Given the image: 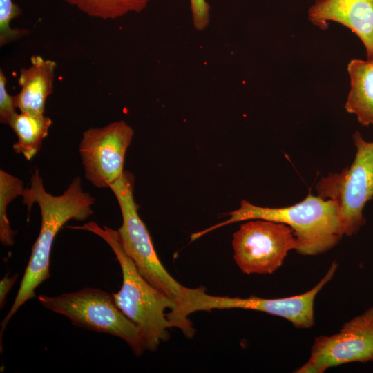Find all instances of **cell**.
<instances>
[{
    "label": "cell",
    "instance_id": "obj_1",
    "mask_svg": "<svg viewBox=\"0 0 373 373\" xmlns=\"http://www.w3.org/2000/svg\"><path fill=\"white\" fill-rule=\"evenodd\" d=\"M21 196L22 202L29 211L35 203L39 205L41 216V229L15 301L1 323V339L16 312L26 302L35 297V290L50 277V256L57 233L70 220H84L90 216L95 202V198L84 191L82 179L79 176L72 180L61 195H53L47 192L37 168H35L30 186L24 189Z\"/></svg>",
    "mask_w": 373,
    "mask_h": 373
},
{
    "label": "cell",
    "instance_id": "obj_2",
    "mask_svg": "<svg viewBox=\"0 0 373 373\" xmlns=\"http://www.w3.org/2000/svg\"><path fill=\"white\" fill-rule=\"evenodd\" d=\"M133 181V175L125 171L122 177L109 187L117 200L122 216V224L117 230L120 243L142 276L175 303L176 309L169 320L173 327L180 329L186 338H191L195 329L187 310L195 288L180 284L160 260L149 232L137 213Z\"/></svg>",
    "mask_w": 373,
    "mask_h": 373
},
{
    "label": "cell",
    "instance_id": "obj_3",
    "mask_svg": "<svg viewBox=\"0 0 373 373\" xmlns=\"http://www.w3.org/2000/svg\"><path fill=\"white\" fill-rule=\"evenodd\" d=\"M227 215L230 217L225 221L193 233L191 240L232 223L262 219L289 226L298 242L296 252L313 256L329 251L345 235L343 216L337 202L310 193L300 202L278 208L256 206L243 200L238 209Z\"/></svg>",
    "mask_w": 373,
    "mask_h": 373
},
{
    "label": "cell",
    "instance_id": "obj_4",
    "mask_svg": "<svg viewBox=\"0 0 373 373\" xmlns=\"http://www.w3.org/2000/svg\"><path fill=\"white\" fill-rule=\"evenodd\" d=\"M75 229L92 232L102 238L116 256L122 272V285L113 294L117 307L139 329L145 350L155 351L169 338L173 327L169 316L176 309L175 303L151 284L139 272L132 259L124 251L117 231L89 222Z\"/></svg>",
    "mask_w": 373,
    "mask_h": 373
},
{
    "label": "cell",
    "instance_id": "obj_5",
    "mask_svg": "<svg viewBox=\"0 0 373 373\" xmlns=\"http://www.w3.org/2000/svg\"><path fill=\"white\" fill-rule=\"evenodd\" d=\"M37 298L44 307L66 316L77 327L122 338L137 356L145 350L139 329L117 307L113 294L106 291L86 287Z\"/></svg>",
    "mask_w": 373,
    "mask_h": 373
},
{
    "label": "cell",
    "instance_id": "obj_6",
    "mask_svg": "<svg viewBox=\"0 0 373 373\" xmlns=\"http://www.w3.org/2000/svg\"><path fill=\"white\" fill-rule=\"evenodd\" d=\"M356 153L350 166L329 173L316 184L318 196L338 204L345 235L356 234L366 223L363 210L373 198V142H367L358 131L353 134Z\"/></svg>",
    "mask_w": 373,
    "mask_h": 373
},
{
    "label": "cell",
    "instance_id": "obj_7",
    "mask_svg": "<svg viewBox=\"0 0 373 373\" xmlns=\"http://www.w3.org/2000/svg\"><path fill=\"white\" fill-rule=\"evenodd\" d=\"M234 260L246 274H269L283 264L298 242L285 224L262 219L247 220L233 235Z\"/></svg>",
    "mask_w": 373,
    "mask_h": 373
},
{
    "label": "cell",
    "instance_id": "obj_8",
    "mask_svg": "<svg viewBox=\"0 0 373 373\" xmlns=\"http://www.w3.org/2000/svg\"><path fill=\"white\" fill-rule=\"evenodd\" d=\"M338 264L333 262L325 276L309 291L296 296L280 298H264L213 296L203 286L195 288L188 313L212 309H242L259 311L289 321L296 328L308 329L314 324V304L318 293L333 277Z\"/></svg>",
    "mask_w": 373,
    "mask_h": 373
},
{
    "label": "cell",
    "instance_id": "obj_9",
    "mask_svg": "<svg viewBox=\"0 0 373 373\" xmlns=\"http://www.w3.org/2000/svg\"><path fill=\"white\" fill-rule=\"evenodd\" d=\"M133 135V129L124 120L83 133L79 154L84 176L94 186L109 188L122 177L126 153Z\"/></svg>",
    "mask_w": 373,
    "mask_h": 373
},
{
    "label": "cell",
    "instance_id": "obj_10",
    "mask_svg": "<svg viewBox=\"0 0 373 373\" xmlns=\"http://www.w3.org/2000/svg\"><path fill=\"white\" fill-rule=\"evenodd\" d=\"M373 361V307L346 322L336 334L315 338L308 361L294 372L323 373L352 362Z\"/></svg>",
    "mask_w": 373,
    "mask_h": 373
},
{
    "label": "cell",
    "instance_id": "obj_11",
    "mask_svg": "<svg viewBox=\"0 0 373 373\" xmlns=\"http://www.w3.org/2000/svg\"><path fill=\"white\" fill-rule=\"evenodd\" d=\"M308 19L323 30L329 21L348 28L362 41L367 59H373V0H316Z\"/></svg>",
    "mask_w": 373,
    "mask_h": 373
},
{
    "label": "cell",
    "instance_id": "obj_12",
    "mask_svg": "<svg viewBox=\"0 0 373 373\" xmlns=\"http://www.w3.org/2000/svg\"><path fill=\"white\" fill-rule=\"evenodd\" d=\"M29 67L21 68L18 84L20 92L15 96V106L20 112L42 115L48 97L52 93L55 61L39 55L30 58Z\"/></svg>",
    "mask_w": 373,
    "mask_h": 373
},
{
    "label": "cell",
    "instance_id": "obj_13",
    "mask_svg": "<svg viewBox=\"0 0 373 373\" xmlns=\"http://www.w3.org/2000/svg\"><path fill=\"white\" fill-rule=\"evenodd\" d=\"M350 90L345 108L365 126L373 125V59H353L347 64Z\"/></svg>",
    "mask_w": 373,
    "mask_h": 373
},
{
    "label": "cell",
    "instance_id": "obj_14",
    "mask_svg": "<svg viewBox=\"0 0 373 373\" xmlns=\"http://www.w3.org/2000/svg\"><path fill=\"white\" fill-rule=\"evenodd\" d=\"M52 122L44 114L17 113L9 124L17 137L12 146L14 151L27 160H32L41 149Z\"/></svg>",
    "mask_w": 373,
    "mask_h": 373
},
{
    "label": "cell",
    "instance_id": "obj_15",
    "mask_svg": "<svg viewBox=\"0 0 373 373\" xmlns=\"http://www.w3.org/2000/svg\"><path fill=\"white\" fill-rule=\"evenodd\" d=\"M86 15L115 19L130 12H140L151 0H64Z\"/></svg>",
    "mask_w": 373,
    "mask_h": 373
},
{
    "label": "cell",
    "instance_id": "obj_16",
    "mask_svg": "<svg viewBox=\"0 0 373 373\" xmlns=\"http://www.w3.org/2000/svg\"><path fill=\"white\" fill-rule=\"evenodd\" d=\"M23 182L3 169L0 170V241L5 246L15 243V231L11 229L7 208L24 190Z\"/></svg>",
    "mask_w": 373,
    "mask_h": 373
},
{
    "label": "cell",
    "instance_id": "obj_17",
    "mask_svg": "<svg viewBox=\"0 0 373 373\" xmlns=\"http://www.w3.org/2000/svg\"><path fill=\"white\" fill-rule=\"evenodd\" d=\"M21 14V8L12 0H0V45L3 46L30 33L29 30L10 27L12 19Z\"/></svg>",
    "mask_w": 373,
    "mask_h": 373
},
{
    "label": "cell",
    "instance_id": "obj_18",
    "mask_svg": "<svg viewBox=\"0 0 373 373\" xmlns=\"http://www.w3.org/2000/svg\"><path fill=\"white\" fill-rule=\"evenodd\" d=\"M7 78L2 69L0 70V122L9 126L16 112L15 96L10 95L6 88Z\"/></svg>",
    "mask_w": 373,
    "mask_h": 373
},
{
    "label": "cell",
    "instance_id": "obj_19",
    "mask_svg": "<svg viewBox=\"0 0 373 373\" xmlns=\"http://www.w3.org/2000/svg\"><path fill=\"white\" fill-rule=\"evenodd\" d=\"M192 20L195 28L202 31L209 23V6L206 0H190Z\"/></svg>",
    "mask_w": 373,
    "mask_h": 373
},
{
    "label": "cell",
    "instance_id": "obj_20",
    "mask_svg": "<svg viewBox=\"0 0 373 373\" xmlns=\"http://www.w3.org/2000/svg\"><path fill=\"white\" fill-rule=\"evenodd\" d=\"M18 278V274H16L12 277L6 275L0 282V305L2 308L5 304V300L8 293L10 291L14 284Z\"/></svg>",
    "mask_w": 373,
    "mask_h": 373
}]
</instances>
